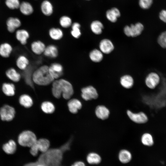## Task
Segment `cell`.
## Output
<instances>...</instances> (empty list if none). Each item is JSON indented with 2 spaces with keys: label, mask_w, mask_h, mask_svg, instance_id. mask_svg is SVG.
<instances>
[{
  "label": "cell",
  "mask_w": 166,
  "mask_h": 166,
  "mask_svg": "<svg viewBox=\"0 0 166 166\" xmlns=\"http://www.w3.org/2000/svg\"><path fill=\"white\" fill-rule=\"evenodd\" d=\"M71 142L69 140L59 148H49L42 153L36 161L27 163L24 166H36L38 164L45 166H59L62 160L63 153L69 149Z\"/></svg>",
  "instance_id": "6da1fadb"
},
{
  "label": "cell",
  "mask_w": 166,
  "mask_h": 166,
  "mask_svg": "<svg viewBox=\"0 0 166 166\" xmlns=\"http://www.w3.org/2000/svg\"><path fill=\"white\" fill-rule=\"evenodd\" d=\"M52 92L56 98L62 96L66 100L69 99L74 93L73 86L68 81L63 79H57L52 82Z\"/></svg>",
  "instance_id": "7a4b0ae2"
},
{
  "label": "cell",
  "mask_w": 166,
  "mask_h": 166,
  "mask_svg": "<svg viewBox=\"0 0 166 166\" xmlns=\"http://www.w3.org/2000/svg\"><path fill=\"white\" fill-rule=\"evenodd\" d=\"M32 79L34 83L41 86L48 85L54 80L49 73V66L45 65L39 67L33 73Z\"/></svg>",
  "instance_id": "3957f363"
},
{
  "label": "cell",
  "mask_w": 166,
  "mask_h": 166,
  "mask_svg": "<svg viewBox=\"0 0 166 166\" xmlns=\"http://www.w3.org/2000/svg\"><path fill=\"white\" fill-rule=\"evenodd\" d=\"M37 140L35 134L29 130H24L20 132L18 136V144L24 147H31Z\"/></svg>",
  "instance_id": "277c9868"
},
{
  "label": "cell",
  "mask_w": 166,
  "mask_h": 166,
  "mask_svg": "<svg viewBox=\"0 0 166 166\" xmlns=\"http://www.w3.org/2000/svg\"><path fill=\"white\" fill-rule=\"evenodd\" d=\"M50 143L48 139L40 138L37 139L35 142L30 147V152L34 156H36L40 151L43 153L49 148Z\"/></svg>",
  "instance_id": "5b68a950"
},
{
  "label": "cell",
  "mask_w": 166,
  "mask_h": 166,
  "mask_svg": "<svg viewBox=\"0 0 166 166\" xmlns=\"http://www.w3.org/2000/svg\"><path fill=\"white\" fill-rule=\"evenodd\" d=\"M144 29V26L140 22L130 26L127 25L123 29L124 34L128 37L135 38L140 35Z\"/></svg>",
  "instance_id": "8992f818"
},
{
  "label": "cell",
  "mask_w": 166,
  "mask_h": 166,
  "mask_svg": "<svg viewBox=\"0 0 166 166\" xmlns=\"http://www.w3.org/2000/svg\"><path fill=\"white\" fill-rule=\"evenodd\" d=\"M16 112L15 109L8 104H5L0 108V118L4 121L10 122L14 118Z\"/></svg>",
  "instance_id": "52a82bcc"
},
{
  "label": "cell",
  "mask_w": 166,
  "mask_h": 166,
  "mask_svg": "<svg viewBox=\"0 0 166 166\" xmlns=\"http://www.w3.org/2000/svg\"><path fill=\"white\" fill-rule=\"evenodd\" d=\"M126 113L129 119L136 124H144L148 120L147 115L143 111L134 112L128 109L126 111Z\"/></svg>",
  "instance_id": "ba28073f"
},
{
  "label": "cell",
  "mask_w": 166,
  "mask_h": 166,
  "mask_svg": "<svg viewBox=\"0 0 166 166\" xmlns=\"http://www.w3.org/2000/svg\"><path fill=\"white\" fill-rule=\"evenodd\" d=\"M81 91V97L85 101L96 100L99 96L97 90L92 85L84 87L82 88Z\"/></svg>",
  "instance_id": "9c48e42d"
},
{
  "label": "cell",
  "mask_w": 166,
  "mask_h": 166,
  "mask_svg": "<svg viewBox=\"0 0 166 166\" xmlns=\"http://www.w3.org/2000/svg\"><path fill=\"white\" fill-rule=\"evenodd\" d=\"M160 79L156 73L152 72L148 74L145 79L146 86L150 89H155L159 84Z\"/></svg>",
  "instance_id": "30bf717a"
},
{
  "label": "cell",
  "mask_w": 166,
  "mask_h": 166,
  "mask_svg": "<svg viewBox=\"0 0 166 166\" xmlns=\"http://www.w3.org/2000/svg\"><path fill=\"white\" fill-rule=\"evenodd\" d=\"M94 113L97 119L104 121L109 118L110 111L107 106L104 105L100 104L96 107L94 110Z\"/></svg>",
  "instance_id": "8fae6325"
},
{
  "label": "cell",
  "mask_w": 166,
  "mask_h": 166,
  "mask_svg": "<svg viewBox=\"0 0 166 166\" xmlns=\"http://www.w3.org/2000/svg\"><path fill=\"white\" fill-rule=\"evenodd\" d=\"M99 49L104 54H108L114 49L115 46L113 42L107 38L101 40L99 43Z\"/></svg>",
  "instance_id": "7c38bea8"
},
{
  "label": "cell",
  "mask_w": 166,
  "mask_h": 166,
  "mask_svg": "<svg viewBox=\"0 0 166 166\" xmlns=\"http://www.w3.org/2000/svg\"><path fill=\"white\" fill-rule=\"evenodd\" d=\"M49 73L53 78L55 79H58L63 74V67L60 64L54 63L52 64L49 66Z\"/></svg>",
  "instance_id": "4fadbf2b"
},
{
  "label": "cell",
  "mask_w": 166,
  "mask_h": 166,
  "mask_svg": "<svg viewBox=\"0 0 166 166\" xmlns=\"http://www.w3.org/2000/svg\"><path fill=\"white\" fill-rule=\"evenodd\" d=\"M119 82L123 88L126 89H129L133 86L134 81L131 75L128 74H125L121 77Z\"/></svg>",
  "instance_id": "5bb4252c"
},
{
  "label": "cell",
  "mask_w": 166,
  "mask_h": 166,
  "mask_svg": "<svg viewBox=\"0 0 166 166\" xmlns=\"http://www.w3.org/2000/svg\"><path fill=\"white\" fill-rule=\"evenodd\" d=\"M1 89L3 93L6 96L13 97L15 94L16 87L13 83L7 82L3 83Z\"/></svg>",
  "instance_id": "9a60e30c"
},
{
  "label": "cell",
  "mask_w": 166,
  "mask_h": 166,
  "mask_svg": "<svg viewBox=\"0 0 166 166\" xmlns=\"http://www.w3.org/2000/svg\"><path fill=\"white\" fill-rule=\"evenodd\" d=\"M5 75L8 78L14 82H19L22 78L21 73L13 67H10L6 71Z\"/></svg>",
  "instance_id": "2e32d148"
},
{
  "label": "cell",
  "mask_w": 166,
  "mask_h": 166,
  "mask_svg": "<svg viewBox=\"0 0 166 166\" xmlns=\"http://www.w3.org/2000/svg\"><path fill=\"white\" fill-rule=\"evenodd\" d=\"M121 15L119 10L116 7H113L108 10L106 12L107 18L113 23L116 22L117 18L120 17Z\"/></svg>",
  "instance_id": "e0dca14e"
},
{
  "label": "cell",
  "mask_w": 166,
  "mask_h": 166,
  "mask_svg": "<svg viewBox=\"0 0 166 166\" xmlns=\"http://www.w3.org/2000/svg\"><path fill=\"white\" fill-rule=\"evenodd\" d=\"M67 106L69 111L73 114L77 113L82 107L81 102L77 99L70 100L67 103Z\"/></svg>",
  "instance_id": "ac0fdd59"
},
{
  "label": "cell",
  "mask_w": 166,
  "mask_h": 166,
  "mask_svg": "<svg viewBox=\"0 0 166 166\" xmlns=\"http://www.w3.org/2000/svg\"><path fill=\"white\" fill-rule=\"evenodd\" d=\"M18 102L21 106L26 108H30L33 104V101L32 97L26 94H22L19 96L18 98Z\"/></svg>",
  "instance_id": "d6986e66"
},
{
  "label": "cell",
  "mask_w": 166,
  "mask_h": 166,
  "mask_svg": "<svg viewBox=\"0 0 166 166\" xmlns=\"http://www.w3.org/2000/svg\"><path fill=\"white\" fill-rule=\"evenodd\" d=\"M13 47L9 43L5 42L0 45V56L4 58L9 57L11 55Z\"/></svg>",
  "instance_id": "ffe728a7"
},
{
  "label": "cell",
  "mask_w": 166,
  "mask_h": 166,
  "mask_svg": "<svg viewBox=\"0 0 166 166\" xmlns=\"http://www.w3.org/2000/svg\"><path fill=\"white\" fill-rule=\"evenodd\" d=\"M89 57L93 62L98 63L101 62L104 58V54L99 49H95L89 53Z\"/></svg>",
  "instance_id": "44dd1931"
},
{
  "label": "cell",
  "mask_w": 166,
  "mask_h": 166,
  "mask_svg": "<svg viewBox=\"0 0 166 166\" xmlns=\"http://www.w3.org/2000/svg\"><path fill=\"white\" fill-rule=\"evenodd\" d=\"M29 36V33L25 30H18L16 32V39L22 45H25L26 44Z\"/></svg>",
  "instance_id": "7402d4cb"
},
{
  "label": "cell",
  "mask_w": 166,
  "mask_h": 166,
  "mask_svg": "<svg viewBox=\"0 0 166 166\" xmlns=\"http://www.w3.org/2000/svg\"><path fill=\"white\" fill-rule=\"evenodd\" d=\"M17 147L16 142L13 140L10 139L3 144L2 148L6 153L12 154L15 152Z\"/></svg>",
  "instance_id": "603a6c76"
},
{
  "label": "cell",
  "mask_w": 166,
  "mask_h": 166,
  "mask_svg": "<svg viewBox=\"0 0 166 166\" xmlns=\"http://www.w3.org/2000/svg\"><path fill=\"white\" fill-rule=\"evenodd\" d=\"M46 46L45 44L40 41L33 42L31 45V49L32 52L37 55L43 53Z\"/></svg>",
  "instance_id": "cb8c5ba5"
},
{
  "label": "cell",
  "mask_w": 166,
  "mask_h": 166,
  "mask_svg": "<svg viewBox=\"0 0 166 166\" xmlns=\"http://www.w3.org/2000/svg\"><path fill=\"white\" fill-rule=\"evenodd\" d=\"M6 25L8 31L13 33L17 28L20 26L21 22L18 18H10L7 20Z\"/></svg>",
  "instance_id": "d4e9b609"
},
{
  "label": "cell",
  "mask_w": 166,
  "mask_h": 166,
  "mask_svg": "<svg viewBox=\"0 0 166 166\" xmlns=\"http://www.w3.org/2000/svg\"><path fill=\"white\" fill-rule=\"evenodd\" d=\"M16 64L18 69L23 71L29 66V61L26 56L21 55L18 57L16 61Z\"/></svg>",
  "instance_id": "484cf974"
},
{
  "label": "cell",
  "mask_w": 166,
  "mask_h": 166,
  "mask_svg": "<svg viewBox=\"0 0 166 166\" xmlns=\"http://www.w3.org/2000/svg\"><path fill=\"white\" fill-rule=\"evenodd\" d=\"M140 140L143 145L148 147L152 146L154 143L153 136L149 132L143 133L140 137Z\"/></svg>",
  "instance_id": "4316f807"
},
{
  "label": "cell",
  "mask_w": 166,
  "mask_h": 166,
  "mask_svg": "<svg viewBox=\"0 0 166 166\" xmlns=\"http://www.w3.org/2000/svg\"><path fill=\"white\" fill-rule=\"evenodd\" d=\"M90 28L91 31L93 34L96 35H99L102 33L104 26L101 21L96 20L91 22Z\"/></svg>",
  "instance_id": "83f0119b"
},
{
  "label": "cell",
  "mask_w": 166,
  "mask_h": 166,
  "mask_svg": "<svg viewBox=\"0 0 166 166\" xmlns=\"http://www.w3.org/2000/svg\"><path fill=\"white\" fill-rule=\"evenodd\" d=\"M21 73L22 77L25 83L31 87H33V82L32 79V75L31 69L29 66L25 70L22 71Z\"/></svg>",
  "instance_id": "f1b7e54d"
},
{
  "label": "cell",
  "mask_w": 166,
  "mask_h": 166,
  "mask_svg": "<svg viewBox=\"0 0 166 166\" xmlns=\"http://www.w3.org/2000/svg\"><path fill=\"white\" fill-rule=\"evenodd\" d=\"M43 53L45 56L47 57L55 58L58 55V49L55 45H50L46 47Z\"/></svg>",
  "instance_id": "f546056e"
},
{
  "label": "cell",
  "mask_w": 166,
  "mask_h": 166,
  "mask_svg": "<svg viewBox=\"0 0 166 166\" xmlns=\"http://www.w3.org/2000/svg\"><path fill=\"white\" fill-rule=\"evenodd\" d=\"M41 7L42 13L46 16H50L53 12L52 5L48 0L44 1L42 3Z\"/></svg>",
  "instance_id": "4dcf8cb0"
},
{
  "label": "cell",
  "mask_w": 166,
  "mask_h": 166,
  "mask_svg": "<svg viewBox=\"0 0 166 166\" xmlns=\"http://www.w3.org/2000/svg\"><path fill=\"white\" fill-rule=\"evenodd\" d=\"M132 154L128 150L123 149L121 150L119 153V160L123 163H127L129 162L132 158Z\"/></svg>",
  "instance_id": "1f68e13d"
},
{
  "label": "cell",
  "mask_w": 166,
  "mask_h": 166,
  "mask_svg": "<svg viewBox=\"0 0 166 166\" xmlns=\"http://www.w3.org/2000/svg\"><path fill=\"white\" fill-rule=\"evenodd\" d=\"M21 13L25 15H29L33 11L32 6L30 3L27 2H23L20 4L19 7Z\"/></svg>",
  "instance_id": "d6a6232c"
},
{
  "label": "cell",
  "mask_w": 166,
  "mask_h": 166,
  "mask_svg": "<svg viewBox=\"0 0 166 166\" xmlns=\"http://www.w3.org/2000/svg\"><path fill=\"white\" fill-rule=\"evenodd\" d=\"M86 160L88 163L90 164H97L101 162V158L97 153L92 152L88 155Z\"/></svg>",
  "instance_id": "836d02e7"
},
{
  "label": "cell",
  "mask_w": 166,
  "mask_h": 166,
  "mask_svg": "<svg viewBox=\"0 0 166 166\" xmlns=\"http://www.w3.org/2000/svg\"><path fill=\"white\" fill-rule=\"evenodd\" d=\"M41 109L45 113L51 114L54 112L55 107L53 104L49 101H45L43 102L41 105Z\"/></svg>",
  "instance_id": "e575fe53"
},
{
  "label": "cell",
  "mask_w": 166,
  "mask_h": 166,
  "mask_svg": "<svg viewBox=\"0 0 166 166\" xmlns=\"http://www.w3.org/2000/svg\"><path fill=\"white\" fill-rule=\"evenodd\" d=\"M50 37L55 40L61 39L63 36V33L62 30L58 28H52L49 31Z\"/></svg>",
  "instance_id": "d590c367"
},
{
  "label": "cell",
  "mask_w": 166,
  "mask_h": 166,
  "mask_svg": "<svg viewBox=\"0 0 166 166\" xmlns=\"http://www.w3.org/2000/svg\"><path fill=\"white\" fill-rule=\"evenodd\" d=\"M80 27V24L77 22L74 23L72 26L71 33L72 35L75 38H78L81 36Z\"/></svg>",
  "instance_id": "8d00e7d4"
},
{
  "label": "cell",
  "mask_w": 166,
  "mask_h": 166,
  "mask_svg": "<svg viewBox=\"0 0 166 166\" xmlns=\"http://www.w3.org/2000/svg\"><path fill=\"white\" fill-rule=\"evenodd\" d=\"M59 23L62 27L67 28L72 24V20L70 18L66 16H62L59 20Z\"/></svg>",
  "instance_id": "74e56055"
},
{
  "label": "cell",
  "mask_w": 166,
  "mask_h": 166,
  "mask_svg": "<svg viewBox=\"0 0 166 166\" xmlns=\"http://www.w3.org/2000/svg\"><path fill=\"white\" fill-rule=\"evenodd\" d=\"M157 42L161 47L166 49V31L162 32L159 35Z\"/></svg>",
  "instance_id": "f35d334b"
},
{
  "label": "cell",
  "mask_w": 166,
  "mask_h": 166,
  "mask_svg": "<svg viewBox=\"0 0 166 166\" xmlns=\"http://www.w3.org/2000/svg\"><path fill=\"white\" fill-rule=\"evenodd\" d=\"M6 4L10 9H14L19 7L20 2L18 0H6Z\"/></svg>",
  "instance_id": "ab89813d"
},
{
  "label": "cell",
  "mask_w": 166,
  "mask_h": 166,
  "mask_svg": "<svg viewBox=\"0 0 166 166\" xmlns=\"http://www.w3.org/2000/svg\"><path fill=\"white\" fill-rule=\"evenodd\" d=\"M153 0H139L140 6L143 9L149 8L152 4Z\"/></svg>",
  "instance_id": "60d3db41"
},
{
  "label": "cell",
  "mask_w": 166,
  "mask_h": 166,
  "mask_svg": "<svg viewBox=\"0 0 166 166\" xmlns=\"http://www.w3.org/2000/svg\"><path fill=\"white\" fill-rule=\"evenodd\" d=\"M159 18L164 22L166 23V10H162L160 13Z\"/></svg>",
  "instance_id": "b9f144b4"
},
{
  "label": "cell",
  "mask_w": 166,
  "mask_h": 166,
  "mask_svg": "<svg viewBox=\"0 0 166 166\" xmlns=\"http://www.w3.org/2000/svg\"><path fill=\"white\" fill-rule=\"evenodd\" d=\"M71 166H86L85 163L81 161H78L75 162Z\"/></svg>",
  "instance_id": "7bdbcfd3"
},
{
  "label": "cell",
  "mask_w": 166,
  "mask_h": 166,
  "mask_svg": "<svg viewBox=\"0 0 166 166\" xmlns=\"http://www.w3.org/2000/svg\"><path fill=\"white\" fill-rule=\"evenodd\" d=\"M36 166H45L41 164H38Z\"/></svg>",
  "instance_id": "ee69618b"
},
{
  "label": "cell",
  "mask_w": 166,
  "mask_h": 166,
  "mask_svg": "<svg viewBox=\"0 0 166 166\" xmlns=\"http://www.w3.org/2000/svg\"><path fill=\"white\" fill-rule=\"evenodd\" d=\"M88 0L89 1V0Z\"/></svg>",
  "instance_id": "f6af8a7d"
},
{
  "label": "cell",
  "mask_w": 166,
  "mask_h": 166,
  "mask_svg": "<svg viewBox=\"0 0 166 166\" xmlns=\"http://www.w3.org/2000/svg\"></svg>",
  "instance_id": "bcb514c9"
}]
</instances>
